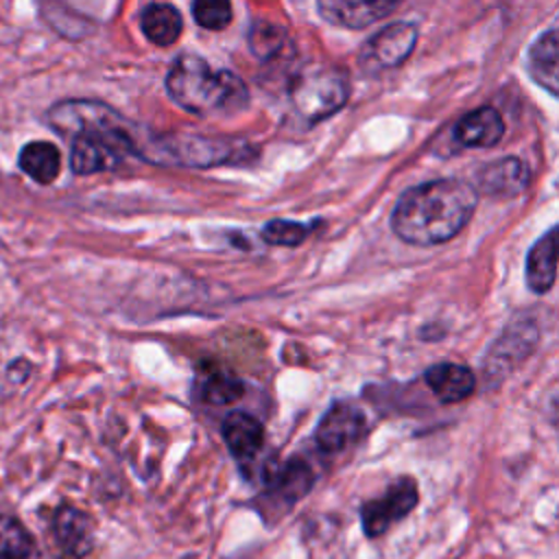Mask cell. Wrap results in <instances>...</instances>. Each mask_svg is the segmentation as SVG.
Returning <instances> with one entry per match:
<instances>
[{"instance_id":"6da1fadb","label":"cell","mask_w":559,"mask_h":559,"mask_svg":"<svg viewBox=\"0 0 559 559\" xmlns=\"http://www.w3.org/2000/svg\"><path fill=\"white\" fill-rule=\"evenodd\" d=\"M476 205L478 192L465 179L424 181L397 199L391 212V227L408 245H441L467 225Z\"/></svg>"},{"instance_id":"7a4b0ae2","label":"cell","mask_w":559,"mask_h":559,"mask_svg":"<svg viewBox=\"0 0 559 559\" xmlns=\"http://www.w3.org/2000/svg\"><path fill=\"white\" fill-rule=\"evenodd\" d=\"M168 96L194 116H234L249 103L245 81L231 70H214L203 57L181 52L166 74Z\"/></svg>"},{"instance_id":"3957f363","label":"cell","mask_w":559,"mask_h":559,"mask_svg":"<svg viewBox=\"0 0 559 559\" xmlns=\"http://www.w3.org/2000/svg\"><path fill=\"white\" fill-rule=\"evenodd\" d=\"M288 96L306 122H319L347 103L349 79L341 68L308 66L293 79Z\"/></svg>"},{"instance_id":"277c9868","label":"cell","mask_w":559,"mask_h":559,"mask_svg":"<svg viewBox=\"0 0 559 559\" xmlns=\"http://www.w3.org/2000/svg\"><path fill=\"white\" fill-rule=\"evenodd\" d=\"M419 502L417 483L411 476L397 478L389 489L365 502L360 509V524L367 537L384 535L395 522L406 518Z\"/></svg>"},{"instance_id":"5b68a950","label":"cell","mask_w":559,"mask_h":559,"mask_svg":"<svg viewBox=\"0 0 559 559\" xmlns=\"http://www.w3.org/2000/svg\"><path fill=\"white\" fill-rule=\"evenodd\" d=\"M151 155L155 157V162L207 168V166H218L229 162L236 155V151H234V144L227 140H214V138H201V135H188V138L175 135L168 140H159Z\"/></svg>"},{"instance_id":"8992f818","label":"cell","mask_w":559,"mask_h":559,"mask_svg":"<svg viewBox=\"0 0 559 559\" xmlns=\"http://www.w3.org/2000/svg\"><path fill=\"white\" fill-rule=\"evenodd\" d=\"M365 432H367L365 413L349 402H336L319 419L314 430V441L321 452L336 454L358 443L365 437Z\"/></svg>"},{"instance_id":"52a82bcc","label":"cell","mask_w":559,"mask_h":559,"mask_svg":"<svg viewBox=\"0 0 559 559\" xmlns=\"http://www.w3.org/2000/svg\"><path fill=\"white\" fill-rule=\"evenodd\" d=\"M417 41V26L413 22H393L380 28L362 48L360 63L367 59L376 68H397L413 52Z\"/></svg>"},{"instance_id":"ba28073f","label":"cell","mask_w":559,"mask_h":559,"mask_svg":"<svg viewBox=\"0 0 559 559\" xmlns=\"http://www.w3.org/2000/svg\"><path fill=\"white\" fill-rule=\"evenodd\" d=\"M537 336H539L537 328L528 319L515 321L509 328H504V334L496 341V345L487 356L485 373L504 376L507 369H513L533 352V347L537 345Z\"/></svg>"},{"instance_id":"9c48e42d","label":"cell","mask_w":559,"mask_h":559,"mask_svg":"<svg viewBox=\"0 0 559 559\" xmlns=\"http://www.w3.org/2000/svg\"><path fill=\"white\" fill-rule=\"evenodd\" d=\"M531 179V170L526 162L520 157H502L491 164H485L478 175H476V192H485L489 197L507 199V197H518L520 192L526 190Z\"/></svg>"},{"instance_id":"30bf717a","label":"cell","mask_w":559,"mask_h":559,"mask_svg":"<svg viewBox=\"0 0 559 559\" xmlns=\"http://www.w3.org/2000/svg\"><path fill=\"white\" fill-rule=\"evenodd\" d=\"M397 9V2L384 0H321L317 11L321 17L334 26L343 28H365L376 20L389 15Z\"/></svg>"},{"instance_id":"8fae6325","label":"cell","mask_w":559,"mask_h":559,"mask_svg":"<svg viewBox=\"0 0 559 559\" xmlns=\"http://www.w3.org/2000/svg\"><path fill=\"white\" fill-rule=\"evenodd\" d=\"M502 135H504V120L500 111L491 105H483L465 114L454 124V140L467 148L493 146Z\"/></svg>"},{"instance_id":"7c38bea8","label":"cell","mask_w":559,"mask_h":559,"mask_svg":"<svg viewBox=\"0 0 559 559\" xmlns=\"http://www.w3.org/2000/svg\"><path fill=\"white\" fill-rule=\"evenodd\" d=\"M52 531L61 548L72 557H83L94 546V522L76 507H59L52 518Z\"/></svg>"},{"instance_id":"4fadbf2b","label":"cell","mask_w":559,"mask_h":559,"mask_svg":"<svg viewBox=\"0 0 559 559\" xmlns=\"http://www.w3.org/2000/svg\"><path fill=\"white\" fill-rule=\"evenodd\" d=\"M223 439L229 448V452L238 459V461H251L264 443V428L262 424L245 413V411H231L221 426Z\"/></svg>"},{"instance_id":"5bb4252c","label":"cell","mask_w":559,"mask_h":559,"mask_svg":"<svg viewBox=\"0 0 559 559\" xmlns=\"http://www.w3.org/2000/svg\"><path fill=\"white\" fill-rule=\"evenodd\" d=\"M424 380L428 384V389L432 391V395L443 402V404H454V402H463L465 397H469L476 389V380L474 373L456 362H439L432 365L426 373Z\"/></svg>"},{"instance_id":"9a60e30c","label":"cell","mask_w":559,"mask_h":559,"mask_svg":"<svg viewBox=\"0 0 559 559\" xmlns=\"http://www.w3.org/2000/svg\"><path fill=\"white\" fill-rule=\"evenodd\" d=\"M526 68L531 79L548 94H557L559 87V33L550 28L542 33L528 48Z\"/></svg>"},{"instance_id":"2e32d148","label":"cell","mask_w":559,"mask_h":559,"mask_svg":"<svg viewBox=\"0 0 559 559\" xmlns=\"http://www.w3.org/2000/svg\"><path fill=\"white\" fill-rule=\"evenodd\" d=\"M557 271V227H550L526 255V284L533 293L544 295L555 284Z\"/></svg>"},{"instance_id":"e0dca14e","label":"cell","mask_w":559,"mask_h":559,"mask_svg":"<svg viewBox=\"0 0 559 559\" xmlns=\"http://www.w3.org/2000/svg\"><path fill=\"white\" fill-rule=\"evenodd\" d=\"M312 483H314V474H312L310 465H306L299 459L286 461L284 465L269 472V476H266L269 496L277 498L286 507L301 500L310 491Z\"/></svg>"},{"instance_id":"ac0fdd59","label":"cell","mask_w":559,"mask_h":559,"mask_svg":"<svg viewBox=\"0 0 559 559\" xmlns=\"http://www.w3.org/2000/svg\"><path fill=\"white\" fill-rule=\"evenodd\" d=\"M17 166L33 181L46 186L59 177L61 170V153L52 142L33 140L20 148Z\"/></svg>"},{"instance_id":"d6986e66","label":"cell","mask_w":559,"mask_h":559,"mask_svg":"<svg viewBox=\"0 0 559 559\" xmlns=\"http://www.w3.org/2000/svg\"><path fill=\"white\" fill-rule=\"evenodd\" d=\"M140 28L144 37L155 46H170L183 31L181 13L166 2L146 4L140 13Z\"/></svg>"},{"instance_id":"ffe728a7","label":"cell","mask_w":559,"mask_h":559,"mask_svg":"<svg viewBox=\"0 0 559 559\" xmlns=\"http://www.w3.org/2000/svg\"><path fill=\"white\" fill-rule=\"evenodd\" d=\"M0 559H41L33 535L11 515H0Z\"/></svg>"},{"instance_id":"44dd1931","label":"cell","mask_w":559,"mask_h":559,"mask_svg":"<svg viewBox=\"0 0 559 559\" xmlns=\"http://www.w3.org/2000/svg\"><path fill=\"white\" fill-rule=\"evenodd\" d=\"M201 393L210 404H231L242 397V382L225 371H212L201 384Z\"/></svg>"},{"instance_id":"7402d4cb","label":"cell","mask_w":559,"mask_h":559,"mask_svg":"<svg viewBox=\"0 0 559 559\" xmlns=\"http://www.w3.org/2000/svg\"><path fill=\"white\" fill-rule=\"evenodd\" d=\"M310 229H312V225L275 218L262 227V238H264V242L275 245V247H297L299 242H304L308 238Z\"/></svg>"},{"instance_id":"603a6c76","label":"cell","mask_w":559,"mask_h":559,"mask_svg":"<svg viewBox=\"0 0 559 559\" xmlns=\"http://www.w3.org/2000/svg\"><path fill=\"white\" fill-rule=\"evenodd\" d=\"M192 17L201 28L223 31L231 22V4L227 0H197Z\"/></svg>"},{"instance_id":"cb8c5ba5","label":"cell","mask_w":559,"mask_h":559,"mask_svg":"<svg viewBox=\"0 0 559 559\" xmlns=\"http://www.w3.org/2000/svg\"><path fill=\"white\" fill-rule=\"evenodd\" d=\"M249 44H251V50H253L258 57L271 59V57H275V55L282 50L284 31H282L280 26H275V24L260 22V24H255V28L251 31Z\"/></svg>"}]
</instances>
